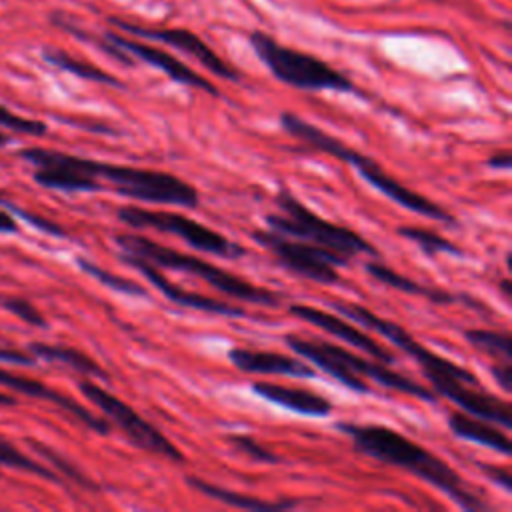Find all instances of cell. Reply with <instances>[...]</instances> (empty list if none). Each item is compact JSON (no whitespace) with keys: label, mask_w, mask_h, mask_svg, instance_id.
Instances as JSON below:
<instances>
[{"label":"cell","mask_w":512,"mask_h":512,"mask_svg":"<svg viewBox=\"0 0 512 512\" xmlns=\"http://www.w3.org/2000/svg\"><path fill=\"white\" fill-rule=\"evenodd\" d=\"M186 482L198 490L200 494L216 500V502H222L226 506H234V508H242V510H254V512H278V510H292V508H298L304 500L302 498H280V500H262V498H256V496H250V494H242V492H236V490H230V488H222V486H216L208 480H202L198 476H186Z\"/></svg>","instance_id":"obj_21"},{"label":"cell","mask_w":512,"mask_h":512,"mask_svg":"<svg viewBox=\"0 0 512 512\" xmlns=\"http://www.w3.org/2000/svg\"><path fill=\"white\" fill-rule=\"evenodd\" d=\"M18 226L14 222V218L8 212L0 210V232H16Z\"/></svg>","instance_id":"obj_37"},{"label":"cell","mask_w":512,"mask_h":512,"mask_svg":"<svg viewBox=\"0 0 512 512\" xmlns=\"http://www.w3.org/2000/svg\"><path fill=\"white\" fill-rule=\"evenodd\" d=\"M68 162L78 168L80 172L96 178L106 180L116 194L146 202V204H162V206H182V208H196L200 204L198 190L188 184L186 180L150 168H136V166H122V164H106L90 158H80L66 154Z\"/></svg>","instance_id":"obj_6"},{"label":"cell","mask_w":512,"mask_h":512,"mask_svg":"<svg viewBox=\"0 0 512 512\" xmlns=\"http://www.w3.org/2000/svg\"><path fill=\"white\" fill-rule=\"evenodd\" d=\"M20 156L38 166L34 172V180L46 188L62 190V192H96L102 190L100 180L80 172L74 168L66 152L44 150V148H24Z\"/></svg>","instance_id":"obj_16"},{"label":"cell","mask_w":512,"mask_h":512,"mask_svg":"<svg viewBox=\"0 0 512 512\" xmlns=\"http://www.w3.org/2000/svg\"><path fill=\"white\" fill-rule=\"evenodd\" d=\"M116 246L124 254H132L138 258L148 260L150 264L158 266L160 270H178L192 274L212 288L224 292L226 296L246 302V304H256V306H278L282 296L276 294L274 290H268L264 286L252 284L240 276H234L232 272L202 260L192 254H184L180 250H174L170 246L158 244L156 240H150L146 236L138 234H116Z\"/></svg>","instance_id":"obj_5"},{"label":"cell","mask_w":512,"mask_h":512,"mask_svg":"<svg viewBox=\"0 0 512 512\" xmlns=\"http://www.w3.org/2000/svg\"><path fill=\"white\" fill-rule=\"evenodd\" d=\"M226 440L240 452H244L248 458L256 460V462H264V464H278L280 458L268 450L264 444H260L256 438L246 436V434H228Z\"/></svg>","instance_id":"obj_30"},{"label":"cell","mask_w":512,"mask_h":512,"mask_svg":"<svg viewBox=\"0 0 512 512\" xmlns=\"http://www.w3.org/2000/svg\"><path fill=\"white\" fill-rule=\"evenodd\" d=\"M336 430L350 438L356 452L418 476L426 484L444 492L462 510L472 512L490 508L476 492L468 488L462 476L448 462L394 428L382 424L338 422Z\"/></svg>","instance_id":"obj_2"},{"label":"cell","mask_w":512,"mask_h":512,"mask_svg":"<svg viewBox=\"0 0 512 512\" xmlns=\"http://www.w3.org/2000/svg\"><path fill=\"white\" fill-rule=\"evenodd\" d=\"M116 216L122 224L130 226V228H152L158 232L180 236L192 248L212 254V256L240 258L246 254L244 246L232 242L224 234H220L184 214H178V212L150 210V208H140V206H120L116 210Z\"/></svg>","instance_id":"obj_9"},{"label":"cell","mask_w":512,"mask_h":512,"mask_svg":"<svg viewBox=\"0 0 512 512\" xmlns=\"http://www.w3.org/2000/svg\"><path fill=\"white\" fill-rule=\"evenodd\" d=\"M78 266L90 274L92 278H96L100 284H104L106 288L110 290H116V292H122V294H128V296H138V298H146L148 292L144 286H140L138 282L130 280V278H124V276H118L114 272H108L104 268H100L98 264L86 260V258H78Z\"/></svg>","instance_id":"obj_27"},{"label":"cell","mask_w":512,"mask_h":512,"mask_svg":"<svg viewBox=\"0 0 512 512\" xmlns=\"http://www.w3.org/2000/svg\"><path fill=\"white\" fill-rule=\"evenodd\" d=\"M284 344L292 352L320 368V372L332 376L352 392L370 394V386L366 384L368 378L382 388H390L424 402H436L438 398V394L432 388L418 384L416 380L388 368V364L378 362L374 358H364L338 344L326 340H310L296 334H286Z\"/></svg>","instance_id":"obj_3"},{"label":"cell","mask_w":512,"mask_h":512,"mask_svg":"<svg viewBox=\"0 0 512 512\" xmlns=\"http://www.w3.org/2000/svg\"><path fill=\"white\" fill-rule=\"evenodd\" d=\"M478 468L498 486H502L504 492H512V478H510V470L506 466H496V464H478Z\"/></svg>","instance_id":"obj_33"},{"label":"cell","mask_w":512,"mask_h":512,"mask_svg":"<svg viewBox=\"0 0 512 512\" xmlns=\"http://www.w3.org/2000/svg\"><path fill=\"white\" fill-rule=\"evenodd\" d=\"M448 428L452 430L454 436H458L462 440L476 442L490 450L500 452L502 456H510V440H508L506 432L498 430L488 420L476 418L462 410V412H452L448 416Z\"/></svg>","instance_id":"obj_22"},{"label":"cell","mask_w":512,"mask_h":512,"mask_svg":"<svg viewBox=\"0 0 512 512\" xmlns=\"http://www.w3.org/2000/svg\"><path fill=\"white\" fill-rule=\"evenodd\" d=\"M330 306L342 314L344 318L358 322L366 326L368 330L384 336L388 342H392L400 352H406L410 358H414L420 364L422 374L426 376L430 388L438 394L460 406L464 412L500 424L504 430L512 428V414L510 404L502 400L500 396H494L480 388V382L474 372H470L466 366H460L448 358H442L422 346L408 330H404L400 324L382 318L374 314L372 310L364 308L356 302H344V300H332Z\"/></svg>","instance_id":"obj_1"},{"label":"cell","mask_w":512,"mask_h":512,"mask_svg":"<svg viewBox=\"0 0 512 512\" xmlns=\"http://www.w3.org/2000/svg\"><path fill=\"white\" fill-rule=\"evenodd\" d=\"M250 236L266 248L274 260L286 268L292 274H298L302 278H308L318 284H338L340 274L336 268L348 266V258L326 250L322 246H316L306 240H298L292 236H284L274 230H252Z\"/></svg>","instance_id":"obj_10"},{"label":"cell","mask_w":512,"mask_h":512,"mask_svg":"<svg viewBox=\"0 0 512 512\" xmlns=\"http://www.w3.org/2000/svg\"><path fill=\"white\" fill-rule=\"evenodd\" d=\"M42 58H44L48 64H52V66H56V68H60V70H64V72H70V74H74V76H78V78H82V80L106 84V86L120 88V90L126 88V84H124L120 78H116L114 74H110V72H106V70H102V68L90 64V62H86V60H78V58L70 56L68 52H64V50H60V48H44V50H42Z\"/></svg>","instance_id":"obj_24"},{"label":"cell","mask_w":512,"mask_h":512,"mask_svg":"<svg viewBox=\"0 0 512 512\" xmlns=\"http://www.w3.org/2000/svg\"><path fill=\"white\" fill-rule=\"evenodd\" d=\"M0 404H2V406H14V404H16V400H14L12 396H8V394L0 392Z\"/></svg>","instance_id":"obj_39"},{"label":"cell","mask_w":512,"mask_h":512,"mask_svg":"<svg viewBox=\"0 0 512 512\" xmlns=\"http://www.w3.org/2000/svg\"><path fill=\"white\" fill-rule=\"evenodd\" d=\"M486 164L490 168H496V170H510V164H512V158H510V152L508 150H502V152H496L492 154Z\"/></svg>","instance_id":"obj_36"},{"label":"cell","mask_w":512,"mask_h":512,"mask_svg":"<svg viewBox=\"0 0 512 512\" xmlns=\"http://www.w3.org/2000/svg\"><path fill=\"white\" fill-rule=\"evenodd\" d=\"M288 314L324 330L326 334L350 344L352 348L368 354L370 358H374L378 362H384V364H396L398 362V358L386 346H382L374 336L360 330L356 324H352L348 320H342L336 314H330L326 310H320V308H314V306H308V304H290Z\"/></svg>","instance_id":"obj_13"},{"label":"cell","mask_w":512,"mask_h":512,"mask_svg":"<svg viewBox=\"0 0 512 512\" xmlns=\"http://www.w3.org/2000/svg\"><path fill=\"white\" fill-rule=\"evenodd\" d=\"M366 272L382 282L384 286H390L394 290H400V292H406V294H414V296H422L426 300H430L432 304H456V302H468L470 308H474L476 312H486L490 314L492 310L488 306H484V302L480 300H474L466 294H452L444 288H438V286H428V284H422V282H416L400 272H396L394 268H390L388 264L384 262H378V260H370L366 262Z\"/></svg>","instance_id":"obj_19"},{"label":"cell","mask_w":512,"mask_h":512,"mask_svg":"<svg viewBox=\"0 0 512 512\" xmlns=\"http://www.w3.org/2000/svg\"><path fill=\"white\" fill-rule=\"evenodd\" d=\"M124 264L132 266L134 270H138L152 286H156V290L160 294H164L172 304L176 306H184V308H194V310H200V312H208V314H220V316H228V318H242L246 316L248 312L242 308V306H236V304H230V302H224V300H218V298H212V296H206V294H198V292H188L176 284H172L164 272H160L158 266L150 264L148 260L144 258H138V256H132V254H124L120 252L118 256Z\"/></svg>","instance_id":"obj_15"},{"label":"cell","mask_w":512,"mask_h":512,"mask_svg":"<svg viewBox=\"0 0 512 512\" xmlns=\"http://www.w3.org/2000/svg\"><path fill=\"white\" fill-rule=\"evenodd\" d=\"M248 44L268 72L282 84L308 92L334 90L344 94H360L356 84L328 62L308 52L284 46L262 30L250 32Z\"/></svg>","instance_id":"obj_7"},{"label":"cell","mask_w":512,"mask_h":512,"mask_svg":"<svg viewBox=\"0 0 512 512\" xmlns=\"http://www.w3.org/2000/svg\"><path fill=\"white\" fill-rule=\"evenodd\" d=\"M30 352L50 360V362H58V364H66L68 368L84 374V376H92V378H100V380H108V372L96 362L92 360L88 354L70 348V346H62V344H44V342H32L30 344Z\"/></svg>","instance_id":"obj_23"},{"label":"cell","mask_w":512,"mask_h":512,"mask_svg":"<svg viewBox=\"0 0 512 512\" xmlns=\"http://www.w3.org/2000/svg\"><path fill=\"white\" fill-rule=\"evenodd\" d=\"M0 126H6L10 130L22 132V134H30V136H44L46 134V124L44 122L16 116L14 112L4 108L2 104H0Z\"/></svg>","instance_id":"obj_31"},{"label":"cell","mask_w":512,"mask_h":512,"mask_svg":"<svg viewBox=\"0 0 512 512\" xmlns=\"http://www.w3.org/2000/svg\"><path fill=\"white\" fill-rule=\"evenodd\" d=\"M464 338L478 348L480 352L494 356L496 360L510 362L512 350H510V334L498 332V330H486V328H470L464 330Z\"/></svg>","instance_id":"obj_26"},{"label":"cell","mask_w":512,"mask_h":512,"mask_svg":"<svg viewBox=\"0 0 512 512\" xmlns=\"http://www.w3.org/2000/svg\"><path fill=\"white\" fill-rule=\"evenodd\" d=\"M4 306L16 314L18 318H22L24 322L32 324V326H40V328H46V320L44 316L34 308V304H30L28 300L24 298H6L4 300Z\"/></svg>","instance_id":"obj_32"},{"label":"cell","mask_w":512,"mask_h":512,"mask_svg":"<svg viewBox=\"0 0 512 512\" xmlns=\"http://www.w3.org/2000/svg\"><path fill=\"white\" fill-rule=\"evenodd\" d=\"M34 448H36V452L38 454H42L50 464H54L66 478H70L72 482H76V484H80L82 488H90V490H98V484L96 482H92L86 474H82L76 466H72L68 460H64L58 452H54V450H50L48 446H44L42 442H36V440H28Z\"/></svg>","instance_id":"obj_29"},{"label":"cell","mask_w":512,"mask_h":512,"mask_svg":"<svg viewBox=\"0 0 512 512\" xmlns=\"http://www.w3.org/2000/svg\"><path fill=\"white\" fill-rule=\"evenodd\" d=\"M280 212L264 216L270 230L298 240L312 242L326 250H332L344 258H354L356 254L378 256L376 248L352 228L334 224L316 212H312L304 202H300L288 188H280L274 196Z\"/></svg>","instance_id":"obj_8"},{"label":"cell","mask_w":512,"mask_h":512,"mask_svg":"<svg viewBox=\"0 0 512 512\" xmlns=\"http://www.w3.org/2000/svg\"><path fill=\"white\" fill-rule=\"evenodd\" d=\"M280 126L288 134H292L294 138L306 142L308 146H312V148H316L320 152H326V154H330V156H334V158L354 166L356 172L370 186H374L380 194H384L386 198H390L398 206H402V208H406L410 212H416V214H420L424 218H430L434 222H444V224H452V226L456 224V218L446 208H442L440 204H436L430 198L422 196L420 192H414L408 186L400 184L374 158H370V156L350 148L342 140L330 136L328 132H324L322 128L314 126L312 122L300 118L298 114L284 110L280 114Z\"/></svg>","instance_id":"obj_4"},{"label":"cell","mask_w":512,"mask_h":512,"mask_svg":"<svg viewBox=\"0 0 512 512\" xmlns=\"http://www.w3.org/2000/svg\"><path fill=\"white\" fill-rule=\"evenodd\" d=\"M104 36L116 44L118 48H122L124 52H128L134 60H142L144 64L164 72L172 82L176 84H184V86H190V88H198V90H204L212 96H220V90L208 80L204 78L202 74H198L196 70H192L190 66H186L182 60H178L176 56L168 54L166 50H160L156 46H150L146 44L144 40H134V38H128V36H122L118 32H112V30H106Z\"/></svg>","instance_id":"obj_14"},{"label":"cell","mask_w":512,"mask_h":512,"mask_svg":"<svg viewBox=\"0 0 512 512\" xmlns=\"http://www.w3.org/2000/svg\"><path fill=\"white\" fill-rule=\"evenodd\" d=\"M492 376L496 378V384L502 388V390H510V384H512V366L510 362L502 360V362H496L492 368H490Z\"/></svg>","instance_id":"obj_34"},{"label":"cell","mask_w":512,"mask_h":512,"mask_svg":"<svg viewBox=\"0 0 512 512\" xmlns=\"http://www.w3.org/2000/svg\"><path fill=\"white\" fill-rule=\"evenodd\" d=\"M228 360L246 374H278V376H292V378H316V370L310 368L304 360L268 352V350H250L234 346L228 350Z\"/></svg>","instance_id":"obj_18"},{"label":"cell","mask_w":512,"mask_h":512,"mask_svg":"<svg viewBox=\"0 0 512 512\" xmlns=\"http://www.w3.org/2000/svg\"><path fill=\"white\" fill-rule=\"evenodd\" d=\"M398 234L410 242H414L426 256L434 258L438 254H452V256H462V248L440 236L438 232L422 226H400Z\"/></svg>","instance_id":"obj_25"},{"label":"cell","mask_w":512,"mask_h":512,"mask_svg":"<svg viewBox=\"0 0 512 512\" xmlns=\"http://www.w3.org/2000/svg\"><path fill=\"white\" fill-rule=\"evenodd\" d=\"M108 22L120 30H124L128 36L144 38V40H156L170 48H176L184 52L186 56H192L198 64H202L208 72L214 76L228 80V82H240V72L232 68L222 56H218L196 32L186 28H148L142 24L128 22L118 16H108Z\"/></svg>","instance_id":"obj_12"},{"label":"cell","mask_w":512,"mask_h":512,"mask_svg":"<svg viewBox=\"0 0 512 512\" xmlns=\"http://www.w3.org/2000/svg\"><path fill=\"white\" fill-rule=\"evenodd\" d=\"M80 392L98 406L108 422L118 426L126 438L140 450L164 456L174 462H184V454L178 450L174 442H170L154 424L144 420L132 406H128L124 400L102 388L100 384H94L90 380H80L78 384Z\"/></svg>","instance_id":"obj_11"},{"label":"cell","mask_w":512,"mask_h":512,"mask_svg":"<svg viewBox=\"0 0 512 512\" xmlns=\"http://www.w3.org/2000/svg\"><path fill=\"white\" fill-rule=\"evenodd\" d=\"M500 292L506 296V300H510V280L508 278L500 280Z\"/></svg>","instance_id":"obj_38"},{"label":"cell","mask_w":512,"mask_h":512,"mask_svg":"<svg viewBox=\"0 0 512 512\" xmlns=\"http://www.w3.org/2000/svg\"><path fill=\"white\" fill-rule=\"evenodd\" d=\"M0 464L4 466H12V468H18V470H26V472H32L36 476H42L50 482H60V476L56 472H52L50 468H46L44 464L32 460L30 456L22 454L12 442H8L6 438L0 436Z\"/></svg>","instance_id":"obj_28"},{"label":"cell","mask_w":512,"mask_h":512,"mask_svg":"<svg viewBox=\"0 0 512 512\" xmlns=\"http://www.w3.org/2000/svg\"><path fill=\"white\" fill-rule=\"evenodd\" d=\"M252 392L258 394L260 398H264L272 404H278V406H282L290 412H296L300 416L324 418V416L332 414V410H334L332 402L326 396L316 394L308 388L258 380V382L252 384Z\"/></svg>","instance_id":"obj_20"},{"label":"cell","mask_w":512,"mask_h":512,"mask_svg":"<svg viewBox=\"0 0 512 512\" xmlns=\"http://www.w3.org/2000/svg\"><path fill=\"white\" fill-rule=\"evenodd\" d=\"M0 384L8 386V388H14L22 394H28V396H34V398H40V400H48L52 404H56L58 408L70 412L76 420H80L84 426H88L90 430H94L96 434H110L112 426L106 418L102 416H96L94 412H90L86 406L78 404L76 400H72L70 396H64L52 388H48L44 382L40 380H34V378H26V376H18L6 368H0Z\"/></svg>","instance_id":"obj_17"},{"label":"cell","mask_w":512,"mask_h":512,"mask_svg":"<svg viewBox=\"0 0 512 512\" xmlns=\"http://www.w3.org/2000/svg\"><path fill=\"white\" fill-rule=\"evenodd\" d=\"M4 142H6V136H4V134H2V132H0V146H2V144H4Z\"/></svg>","instance_id":"obj_40"},{"label":"cell","mask_w":512,"mask_h":512,"mask_svg":"<svg viewBox=\"0 0 512 512\" xmlns=\"http://www.w3.org/2000/svg\"><path fill=\"white\" fill-rule=\"evenodd\" d=\"M0 360L4 362H14V364H22V366H30L34 364V358L26 352H18V350H4L0 348Z\"/></svg>","instance_id":"obj_35"}]
</instances>
